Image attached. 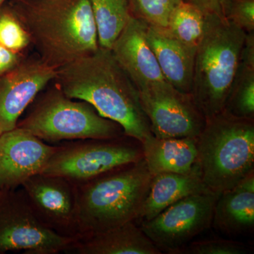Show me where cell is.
I'll return each instance as SVG.
<instances>
[{
    "label": "cell",
    "instance_id": "28",
    "mask_svg": "<svg viewBox=\"0 0 254 254\" xmlns=\"http://www.w3.org/2000/svg\"><path fill=\"white\" fill-rule=\"evenodd\" d=\"M27 55V53H16L0 44V76L18 66Z\"/></svg>",
    "mask_w": 254,
    "mask_h": 254
},
{
    "label": "cell",
    "instance_id": "16",
    "mask_svg": "<svg viewBox=\"0 0 254 254\" xmlns=\"http://www.w3.org/2000/svg\"><path fill=\"white\" fill-rule=\"evenodd\" d=\"M212 226L228 236L252 232L254 228V172L219 195Z\"/></svg>",
    "mask_w": 254,
    "mask_h": 254
},
{
    "label": "cell",
    "instance_id": "9",
    "mask_svg": "<svg viewBox=\"0 0 254 254\" xmlns=\"http://www.w3.org/2000/svg\"><path fill=\"white\" fill-rule=\"evenodd\" d=\"M220 193L212 190L178 200L155 218L141 221V230L161 253L178 254L195 237L212 227Z\"/></svg>",
    "mask_w": 254,
    "mask_h": 254
},
{
    "label": "cell",
    "instance_id": "23",
    "mask_svg": "<svg viewBox=\"0 0 254 254\" xmlns=\"http://www.w3.org/2000/svg\"><path fill=\"white\" fill-rule=\"evenodd\" d=\"M0 44L16 53H26L31 46L27 31L7 1L0 7Z\"/></svg>",
    "mask_w": 254,
    "mask_h": 254
},
{
    "label": "cell",
    "instance_id": "6",
    "mask_svg": "<svg viewBox=\"0 0 254 254\" xmlns=\"http://www.w3.org/2000/svg\"><path fill=\"white\" fill-rule=\"evenodd\" d=\"M27 109L17 127L42 141L114 139L125 136L118 123L102 117L90 103L69 98L53 81Z\"/></svg>",
    "mask_w": 254,
    "mask_h": 254
},
{
    "label": "cell",
    "instance_id": "17",
    "mask_svg": "<svg viewBox=\"0 0 254 254\" xmlns=\"http://www.w3.org/2000/svg\"><path fill=\"white\" fill-rule=\"evenodd\" d=\"M143 160L153 176L187 174L198 168L197 137L158 138L151 134L141 142Z\"/></svg>",
    "mask_w": 254,
    "mask_h": 254
},
{
    "label": "cell",
    "instance_id": "22",
    "mask_svg": "<svg viewBox=\"0 0 254 254\" xmlns=\"http://www.w3.org/2000/svg\"><path fill=\"white\" fill-rule=\"evenodd\" d=\"M205 16L195 5L182 1L172 13L165 31L195 55L204 33Z\"/></svg>",
    "mask_w": 254,
    "mask_h": 254
},
{
    "label": "cell",
    "instance_id": "8",
    "mask_svg": "<svg viewBox=\"0 0 254 254\" xmlns=\"http://www.w3.org/2000/svg\"><path fill=\"white\" fill-rule=\"evenodd\" d=\"M76 240L47 227L37 216L22 188L0 191V254L15 251L59 254L67 252Z\"/></svg>",
    "mask_w": 254,
    "mask_h": 254
},
{
    "label": "cell",
    "instance_id": "20",
    "mask_svg": "<svg viewBox=\"0 0 254 254\" xmlns=\"http://www.w3.org/2000/svg\"><path fill=\"white\" fill-rule=\"evenodd\" d=\"M223 111L254 120V33L246 37L240 64Z\"/></svg>",
    "mask_w": 254,
    "mask_h": 254
},
{
    "label": "cell",
    "instance_id": "12",
    "mask_svg": "<svg viewBox=\"0 0 254 254\" xmlns=\"http://www.w3.org/2000/svg\"><path fill=\"white\" fill-rule=\"evenodd\" d=\"M56 73V68L36 53L28 55L18 66L0 76V133L17 127L25 110L54 81Z\"/></svg>",
    "mask_w": 254,
    "mask_h": 254
},
{
    "label": "cell",
    "instance_id": "3",
    "mask_svg": "<svg viewBox=\"0 0 254 254\" xmlns=\"http://www.w3.org/2000/svg\"><path fill=\"white\" fill-rule=\"evenodd\" d=\"M152 178L143 158L76 185L78 237L138 220Z\"/></svg>",
    "mask_w": 254,
    "mask_h": 254
},
{
    "label": "cell",
    "instance_id": "10",
    "mask_svg": "<svg viewBox=\"0 0 254 254\" xmlns=\"http://www.w3.org/2000/svg\"><path fill=\"white\" fill-rule=\"evenodd\" d=\"M152 133L158 138L198 137L205 123L191 95L178 91L167 81L138 90Z\"/></svg>",
    "mask_w": 254,
    "mask_h": 254
},
{
    "label": "cell",
    "instance_id": "5",
    "mask_svg": "<svg viewBox=\"0 0 254 254\" xmlns=\"http://www.w3.org/2000/svg\"><path fill=\"white\" fill-rule=\"evenodd\" d=\"M197 148L205 187L218 193L230 190L254 172V120L225 111L205 119Z\"/></svg>",
    "mask_w": 254,
    "mask_h": 254
},
{
    "label": "cell",
    "instance_id": "24",
    "mask_svg": "<svg viewBox=\"0 0 254 254\" xmlns=\"http://www.w3.org/2000/svg\"><path fill=\"white\" fill-rule=\"evenodd\" d=\"M182 1L184 0H130L131 14L148 26L165 29L172 13Z\"/></svg>",
    "mask_w": 254,
    "mask_h": 254
},
{
    "label": "cell",
    "instance_id": "21",
    "mask_svg": "<svg viewBox=\"0 0 254 254\" xmlns=\"http://www.w3.org/2000/svg\"><path fill=\"white\" fill-rule=\"evenodd\" d=\"M100 48L111 50L131 17L130 0H90Z\"/></svg>",
    "mask_w": 254,
    "mask_h": 254
},
{
    "label": "cell",
    "instance_id": "25",
    "mask_svg": "<svg viewBox=\"0 0 254 254\" xmlns=\"http://www.w3.org/2000/svg\"><path fill=\"white\" fill-rule=\"evenodd\" d=\"M250 250V247L242 242L225 239H210L192 241L178 254H245Z\"/></svg>",
    "mask_w": 254,
    "mask_h": 254
},
{
    "label": "cell",
    "instance_id": "27",
    "mask_svg": "<svg viewBox=\"0 0 254 254\" xmlns=\"http://www.w3.org/2000/svg\"><path fill=\"white\" fill-rule=\"evenodd\" d=\"M195 5L205 15L226 18L228 0H184Z\"/></svg>",
    "mask_w": 254,
    "mask_h": 254
},
{
    "label": "cell",
    "instance_id": "11",
    "mask_svg": "<svg viewBox=\"0 0 254 254\" xmlns=\"http://www.w3.org/2000/svg\"><path fill=\"white\" fill-rule=\"evenodd\" d=\"M21 187L37 216L47 227L77 240L76 185L63 177L40 173L28 178Z\"/></svg>",
    "mask_w": 254,
    "mask_h": 254
},
{
    "label": "cell",
    "instance_id": "13",
    "mask_svg": "<svg viewBox=\"0 0 254 254\" xmlns=\"http://www.w3.org/2000/svg\"><path fill=\"white\" fill-rule=\"evenodd\" d=\"M58 146L16 127L0 136V191L16 190L43 173Z\"/></svg>",
    "mask_w": 254,
    "mask_h": 254
},
{
    "label": "cell",
    "instance_id": "19",
    "mask_svg": "<svg viewBox=\"0 0 254 254\" xmlns=\"http://www.w3.org/2000/svg\"><path fill=\"white\" fill-rule=\"evenodd\" d=\"M209 190L199 169L190 173H161L155 175L138 220H149L178 200Z\"/></svg>",
    "mask_w": 254,
    "mask_h": 254
},
{
    "label": "cell",
    "instance_id": "26",
    "mask_svg": "<svg viewBox=\"0 0 254 254\" xmlns=\"http://www.w3.org/2000/svg\"><path fill=\"white\" fill-rule=\"evenodd\" d=\"M226 18L246 34L254 33V0H228Z\"/></svg>",
    "mask_w": 254,
    "mask_h": 254
},
{
    "label": "cell",
    "instance_id": "1",
    "mask_svg": "<svg viewBox=\"0 0 254 254\" xmlns=\"http://www.w3.org/2000/svg\"><path fill=\"white\" fill-rule=\"evenodd\" d=\"M53 82L69 98L90 103L102 117L118 123L125 136L141 143L153 134L138 88L111 50L99 47L62 66Z\"/></svg>",
    "mask_w": 254,
    "mask_h": 254
},
{
    "label": "cell",
    "instance_id": "29",
    "mask_svg": "<svg viewBox=\"0 0 254 254\" xmlns=\"http://www.w3.org/2000/svg\"><path fill=\"white\" fill-rule=\"evenodd\" d=\"M8 0H0V7H1L3 4H4Z\"/></svg>",
    "mask_w": 254,
    "mask_h": 254
},
{
    "label": "cell",
    "instance_id": "30",
    "mask_svg": "<svg viewBox=\"0 0 254 254\" xmlns=\"http://www.w3.org/2000/svg\"><path fill=\"white\" fill-rule=\"evenodd\" d=\"M1 133H0V136H1Z\"/></svg>",
    "mask_w": 254,
    "mask_h": 254
},
{
    "label": "cell",
    "instance_id": "14",
    "mask_svg": "<svg viewBox=\"0 0 254 254\" xmlns=\"http://www.w3.org/2000/svg\"><path fill=\"white\" fill-rule=\"evenodd\" d=\"M148 24L131 16L111 48L114 58L138 90L167 81L147 41Z\"/></svg>",
    "mask_w": 254,
    "mask_h": 254
},
{
    "label": "cell",
    "instance_id": "18",
    "mask_svg": "<svg viewBox=\"0 0 254 254\" xmlns=\"http://www.w3.org/2000/svg\"><path fill=\"white\" fill-rule=\"evenodd\" d=\"M145 36L167 82L178 91L190 94L195 55L164 28L148 25Z\"/></svg>",
    "mask_w": 254,
    "mask_h": 254
},
{
    "label": "cell",
    "instance_id": "4",
    "mask_svg": "<svg viewBox=\"0 0 254 254\" xmlns=\"http://www.w3.org/2000/svg\"><path fill=\"white\" fill-rule=\"evenodd\" d=\"M246 37L245 32L227 18L205 16L204 33L195 52L190 93L205 119L225 109Z\"/></svg>",
    "mask_w": 254,
    "mask_h": 254
},
{
    "label": "cell",
    "instance_id": "2",
    "mask_svg": "<svg viewBox=\"0 0 254 254\" xmlns=\"http://www.w3.org/2000/svg\"><path fill=\"white\" fill-rule=\"evenodd\" d=\"M26 30L31 46L58 68L99 48L90 0H8Z\"/></svg>",
    "mask_w": 254,
    "mask_h": 254
},
{
    "label": "cell",
    "instance_id": "15",
    "mask_svg": "<svg viewBox=\"0 0 254 254\" xmlns=\"http://www.w3.org/2000/svg\"><path fill=\"white\" fill-rule=\"evenodd\" d=\"M68 253L78 254H160L135 221L78 237Z\"/></svg>",
    "mask_w": 254,
    "mask_h": 254
},
{
    "label": "cell",
    "instance_id": "7",
    "mask_svg": "<svg viewBox=\"0 0 254 254\" xmlns=\"http://www.w3.org/2000/svg\"><path fill=\"white\" fill-rule=\"evenodd\" d=\"M143 158L141 143L125 135L114 139L82 140L58 146L42 173L78 185Z\"/></svg>",
    "mask_w": 254,
    "mask_h": 254
}]
</instances>
